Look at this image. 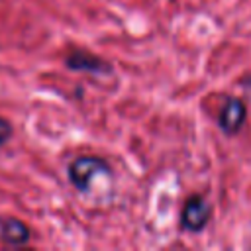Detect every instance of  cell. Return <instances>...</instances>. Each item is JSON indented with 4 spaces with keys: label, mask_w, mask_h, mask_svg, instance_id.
Here are the masks:
<instances>
[{
    "label": "cell",
    "mask_w": 251,
    "mask_h": 251,
    "mask_svg": "<svg viewBox=\"0 0 251 251\" xmlns=\"http://www.w3.org/2000/svg\"><path fill=\"white\" fill-rule=\"evenodd\" d=\"M110 173V167L104 159L100 157H94V155H82V157H76L71 165H69V180L71 184L84 192L90 188L92 180L100 175H108Z\"/></svg>",
    "instance_id": "cell-1"
},
{
    "label": "cell",
    "mask_w": 251,
    "mask_h": 251,
    "mask_svg": "<svg viewBox=\"0 0 251 251\" xmlns=\"http://www.w3.org/2000/svg\"><path fill=\"white\" fill-rule=\"evenodd\" d=\"M210 218H212V206L208 204V200L204 196H200V194H192L182 204L180 227L184 231L198 233L208 226Z\"/></svg>",
    "instance_id": "cell-2"
},
{
    "label": "cell",
    "mask_w": 251,
    "mask_h": 251,
    "mask_svg": "<svg viewBox=\"0 0 251 251\" xmlns=\"http://www.w3.org/2000/svg\"><path fill=\"white\" fill-rule=\"evenodd\" d=\"M65 65L71 71H80V73H90V75H106L112 73V65L88 51H80V49H73L67 57H65Z\"/></svg>",
    "instance_id": "cell-3"
},
{
    "label": "cell",
    "mask_w": 251,
    "mask_h": 251,
    "mask_svg": "<svg viewBox=\"0 0 251 251\" xmlns=\"http://www.w3.org/2000/svg\"><path fill=\"white\" fill-rule=\"evenodd\" d=\"M245 118H247V108L243 104V100L239 98H227L222 112H220V127L224 133L227 135H235L241 131L243 124H245Z\"/></svg>",
    "instance_id": "cell-4"
},
{
    "label": "cell",
    "mask_w": 251,
    "mask_h": 251,
    "mask_svg": "<svg viewBox=\"0 0 251 251\" xmlns=\"http://www.w3.org/2000/svg\"><path fill=\"white\" fill-rule=\"evenodd\" d=\"M29 235H31L29 227L16 218H8L0 222V239L8 245H14V247L25 245L29 241Z\"/></svg>",
    "instance_id": "cell-5"
},
{
    "label": "cell",
    "mask_w": 251,
    "mask_h": 251,
    "mask_svg": "<svg viewBox=\"0 0 251 251\" xmlns=\"http://www.w3.org/2000/svg\"><path fill=\"white\" fill-rule=\"evenodd\" d=\"M12 133H14V129H12V124L0 116V145L8 143V139L12 137Z\"/></svg>",
    "instance_id": "cell-6"
}]
</instances>
